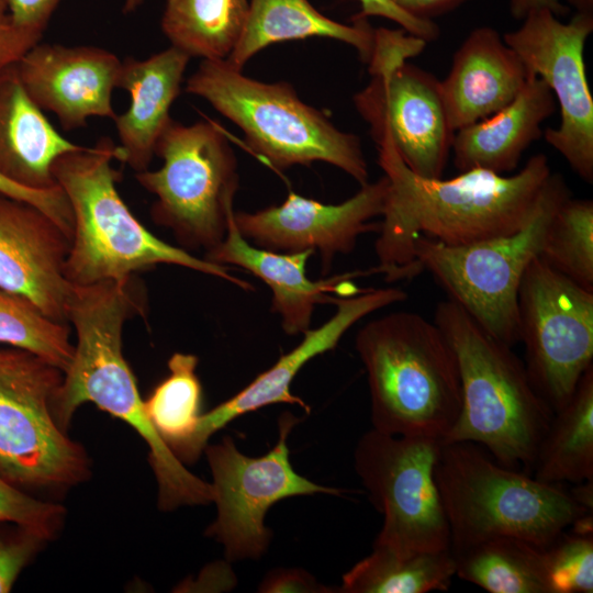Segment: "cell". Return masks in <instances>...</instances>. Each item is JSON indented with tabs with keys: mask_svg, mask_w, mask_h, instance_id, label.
<instances>
[{
	"mask_svg": "<svg viewBox=\"0 0 593 593\" xmlns=\"http://www.w3.org/2000/svg\"><path fill=\"white\" fill-rule=\"evenodd\" d=\"M376 143L389 182L374 244L376 268L387 282L422 272L414 255L419 236L462 246L518 230L551 174L547 157L538 154L511 176L474 168L451 179L425 178L404 164L387 137Z\"/></svg>",
	"mask_w": 593,
	"mask_h": 593,
	"instance_id": "6da1fadb",
	"label": "cell"
},
{
	"mask_svg": "<svg viewBox=\"0 0 593 593\" xmlns=\"http://www.w3.org/2000/svg\"><path fill=\"white\" fill-rule=\"evenodd\" d=\"M113 159H118V146L101 137L93 146L61 155L53 166L74 219L65 261V277L71 284L123 281L135 272L168 264L226 280L246 291L254 289L227 266L198 258L152 234L122 200Z\"/></svg>",
	"mask_w": 593,
	"mask_h": 593,
	"instance_id": "7a4b0ae2",
	"label": "cell"
},
{
	"mask_svg": "<svg viewBox=\"0 0 593 593\" xmlns=\"http://www.w3.org/2000/svg\"><path fill=\"white\" fill-rule=\"evenodd\" d=\"M365 366L374 429L444 440L461 410L456 355L433 321L409 311L362 325L355 338Z\"/></svg>",
	"mask_w": 593,
	"mask_h": 593,
	"instance_id": "3957f363",
	"label": "cell"
},
{
	"mask_svg": "<svg viewBox=\"0 0 593 593\" xmlns=\"http://www.w3.org/2000/svg\"><path fill=\"white\" fill-rule=\"evenodd\" d=\"M434 322L454 349L461 383L460 414L441 441L477 444L499 463L529 474L553 413L524 362L451 300L437 304Z\"/></svg>",
	"mask_w": 593,
	"mask_h": 593,
	"instance_id": "277c9868",
	"label": "cell"
},
{
	"mask_svg": "<svg viewBox=\"0 0 593 593\" xmlns=\"http://www.w3.org/2000/svg\"><path fill=\"white\" fill-rule=\"evenodd\" d=\"M434 477L450 547L494 536L518 537L545 547L591 512L561 484L503 466L470 441H441Z\"/></svg>",
	"mask_w": 593,
	"mask_h": 593,
	"instance_id": "5b68a950",
	"label": "cell"
},
{
	"mask_svg": "<svg viewBox=\"0 0 593 593\" xmlns=\"http://www.w3.org/2000/svg\"><path fill=\"white\" fill-rule=\"evenodd\" d=\"M184 90L237 125L248 148L276 170L323 161L360 186L368 182L360 138L340 131L324 112L303 102L290 83L259 81L224 59H202Z\"/></svg>",
	"mask_w": 593,
	"mask_h": 593,
	"instance_id": "8992f818",
	"label": "cell"
},
{
	"mask_svg": "<svg viewBox=\"0 0 593 593\" xmlns=\"http://www.w3.org/2000/svg\"><path fill=\"white\" fill-rule=\"evenodd\" d=\"M570 191L550 174L532 214L518 230L462 246L419 236L414 255L448 294L490 335L513 347L519 342L517 295L525 270L539 256L548 226Z\"/></svg>",
	"mask_w": 593,
	"mask_h": 593,
	"instance_id": "52a82bcc",
	"label": "cell"
},
{
	"mask_svg": "<svg viewBox=\"0 0 593 593\" xmlns=\"http://www.w3.org/2000/svg\"><path fill=\"white\" fill-rule=\"evenodd\" d=\"M155 155L157 170L136 172L138 183L156 197L150 213L186 250L214 249L224 239L239 186L236 156L213 121L190 125L171 119Z\"/></svg>",
	"mask_w": 593,
	"mask_h": 593,
	"instance_id": "ba28073f",
	"label": "cell"
},
{
	"mask_svg": "<svg viewBox=\"0 0 593 593\" xmlns=\"http://www.w3.org/2000/svg\"><path fill=\"white\" fill-rule=\"evenodd\" d=\"M63 374L27 350L0 348V474L16 486L68 485L86 474L82 448L52 411Z\"/></svg>",
	"mask_w": 593,
	"mask_h": 593,
	"instance_id": "9c48e42d",
	"label": "cell"
},
{
	"mask_svg": "<svg viewBox=\"0 0 593 593\" xmlns=\"http://www.w3.org/2000/svg\"><path fill=\"white\" fill-rule=\"evenodd\" d=\"M440 443L374 428L358 440L356 472L383 515L373 546L400 553L450 549V529L434 477Z\"/></svg>",
	"mask_w": 593,
	"mask_h": 593,
	"instance_id": "30bf717a",
	"label": "cell"
},
{
	"mask_svg": "<svg viewBox=\"0 0 593 593\" xmlns=\"http://www.w3.org/2000/svg\"><path fill=\"white\" fill-rule=\"evenodd\" d=\"M517 316L526 371L555 413L593 366V292L538 256L522 278Z\"/></svg>",
	"mask_w": 593,
	"mask_h": 593,
	"instance_id": "8fae6325",
	"label": "cell"
},
{
	"mask_svg": "<svg viewBox=\"0 0 593 593\" xmlns=\"http://www.w3.org/2000/svg\"><path fill=\"white\" fill-rule=\"evenodd\" d=\"M299 421L290 412L281 414L277 444L260 457L242 454L230 436L205 448L217 508L205 534L223 545L228 561L258 559L266 552L271 532L265 517L275 503L317 493L340 495L338 489L317 484L292 468L288 438Z\"/></svg>",
	"mask_w": 593,
	"mask_h": 593,
	"instance_id": "7c38bea8",
	"label": "cell"
},
{
	"mask_svg": "<svg viewBox=\"0 0 593 593\" xmlns=\"http://www.w3.org/2000/svg\"><path fill=\"white\" fill-rule=\"evenodd\" d=\"M503 40L529 72L541 78L559 104L560 123L544 137L585 182L593 181V98L584 45L593 31V13L575 12L567 23L549 9L530 11Z\"/></svg>",
	"mask_w": 593,
	"mask_h": 593,
	"instance_id": "4fadbf2b",
	"label": "cell"
},
{
	"mask_svg": "<svg viewBox=\"0 0 593 593\" xmlns=\"http://www.w3.org/2000/svg\"><path fill=\"white\" fill-rule=\"evenodd\" d=\"M371 80L354 96L374 142L387 137L416 175L441 178L451 154L455 131L440 81L406 61L370 69Z\"/></svg>",
	"mask_w": 593,
	"mask_h": 593,
	"instance_id": "5bb4252c",
	"label": "cell"
},
{
	"mask_svg": "<svg viewBox=\"0 0 593 593\" xmlns=\"http://www.w3.org/2000/svg\"><path fill=\"white\" fill-rule=\"evenodd\" d=\"M389 182L383 175L367 182L338 204H325L290 191L281 204L255 212H234V222L245 239L268 250L318 253L322 275H327L337 255L350 254L358 238L378 232L371 221L382 214Z\"/></svg>",
	"mask_w": 593,
	"mask_h": 593,
	"instance_id": "9a60e30c",
	"label": "cell"
},
{
	"mask_svg": "<svg viewBox=\"0 0 593 593\" xmlns=\"http://www.w3.org/2000/svg\"><path fill=\"white\" fill-rule=\"evenodd\" d=\"M406 298V292L398 288L365 289L355 295L338 296L334 303L336 312L331 318L316 328H309L300 344L282 355L269 369L232 398L202 414L193 436L177 457L187 462L195 460L214 433L238 416L268 405H299L310 413V406L290 390L299 371L311 359L333 350L345 333L361 318Z\"/></svg>",
	"mask_w": 593,
	"mask_h": 593,
	"instance_id": "2e32d148",
	"label": "cell"
},
{
	"mask_svg": "<svg viewBox=\"0 0 593 593\" xmlns=\"http://www.w3.org/2000/svg\"><path fill=\"white\" fill-rule=\"evenodd\" d=\"M122 60L97 46L34 45L16 64L31 99L57 116L66 131L85 127L90 118L114 120L112 93Z\"/></svg>",
	"mask_w": 593,
	"mask_h": 593,
	"instance_id": "e0dca14e",
	"label": "cell"
},
{
	"mask_svg": "<svg viewBox=\"0 0 593 593\" xmlns=\"http://www.w3.org/2000/svg\"><path fill=\"white\" fill-rule=\"evenodd\" d=\"M70 238L37 206L0 192V289L66 323Z\"/></svg>",
	"mask_w": 593,
	"mask_h": 593,
	"instance_id": "ac0fdd59",
	"label": "cell"
},
{
	"mask_svg": "<svg viewBox=\"0 0 593 593\" xmlns=\"http://www.w3.org/2000/svg\"><path fill=\"white\" fill-rule=\"evenodd\" d=\"M313 254L312 250L273 251L249 243L237 230L233 213L224 239L208 251L204 259L236 266L262 280L272 293L271 311L279 315L283 332L294 336L311 328L318 304H334L338 296L362 292L365 289H359L353 278L377 273L374 267L313 281L306 276V265Z\"/></svg>",
	"mask_w": 593,
	"mask_h": 593,
	"instance_id": "d6986e66",
	"label": "cell"
},
{
	"mask_svg": "<svg viewBox=\"0 0 593 593\" xmlns=\"http://www.w3.org/2000/svg\"><path fill=\"white\" fill-rule=\"evenodd\" d=\"M532 72L490 26L472 30L454 55L441 93L454 131L511 103Z\"/></svg>",
	"mask_w": 593,
	"mask_h": 593,
	"instance_id": "ffe728a7",
	"label": "cell"
},
{
	"mask_svg": "<svg viewBox=\"0 0 593 593\" xmlns=\"http://www.w3.org/2000/svg\"><path fill=\"white\" fill-rule=\"evenodd\" d=\"M190 59L170 45L145 59L122 60L118 88L130 93L131 103L113 120L119 137L116 160L136 172L148 169L156 144L171 121L170 108L180 94Z\"/></svg>",
	"mask_w": 593,
	"mask_h": 593,
	"instance_id": "44dd1931",
	"label": "cell"
},
{
	"mask_svg": "<svg viewBox=\"0 0 593 593\" xmlns=\"http://www.w3.org/2000/svg\"><path fill=\"white\" fill-rule=\"evenodd\" d=\"M52 125L12 65L0 71V175L32 190L58 187L55 161L80 149Z\"/></svg>",
	"mask_w": 593,
	"mask_h": 593,
	"instance_id": "7402d4cb",
	"label": "cell"
},
{
	"mask_svg": "<svg viewBox=\"0 0 593 593\" xmlns=\"http://www.w3.org/2000/svg\"><path fill=\"white\" fill-rule=\"evenodd\" d=\"M556 100L545 81L530 74L515 99L492 115L455 132L451 153L459 171H513L527 147L541 136V123Z\"/></svg>",
	"mask_w": 593,
	"mask_h": 593,
	"instance_id": "603a6c76",
	"label": "cell"
},
{
	"mask_svg": "<svg viewBox=\"0 0 593 593\" xmlns=\"http://www.w3.org/2000/svg\"><path fill=\"white\" fill-rule=\"evenodd\" d=\"M309 37L334 38L351 45L366 63L376 49V30L366 20H354L353 24L337 22L309 0H250L240 37L224 60L243 70L267 46Z\"/></svg>",
	"mask_w": 593,
	"mask_h": 593,
	"instance_id": "cb8c5ba5",
	"label": "cell"
},
{
	"mask_svg": "<svg viewBox=\"0 0 593 593\" xmlns=\"http://www.w3.org/2000/svg\"><path fill=\"white\" fill-rule=\"evenodd\" d=\"M529 474L549 484L593 481V366L552 414Z\"/></svg>",
	"mask_w": 593,
	"mask_h": 593,
	"instance_id": "d4e9b609",
	"label": "cell"
},
{
	"mask_svg": "<svg viewBox=\"0 0 593 593\" xmlns=\"http://www.w3.org/2000/svg\"><path fill=\"white\" fill-rule=\"evenodd\" d=\"M456 575L490 593H548L542 547L513 536H494L450 547Z\"/></svg>",
	"mask_w": 593,
	"mask_h": 593,
	"instance_id": "484cf974",
	"label": "cell"
},
{
	"mask_svg": "<svg viewBox=\"0 0 593 593\" xmlns=\"http://www.w3.org/2000/svg\"><path fill=\"white\" fill-rule=\"evenodd\" d=\"M248 0H165L161 31L191 58L225 59L244 29Z\"/></svg>",
	"mask_w": 593,
	"mask_h": 593,
	"instance_id": "4316f807",
	"label": "cell"
},
{
	"mask_svg": "<svg viewBox=\"0 0 593 593\" xmlns=\"http://www.w3.org/2000/svg\"><path fill=\"white\" fill-rule=\"evenodd\" d=\"M456 575L451 550L400 553L373 546L343 575L344 593H426L446 591Z\"/></svg>",
	"mask_w": 593,
	"mask_h": 593,
	"instance_id": "83f0119b",
	"label": "cell"
},
{
	"mask_svg": "<svg viewBox=\"0 0 593 593\" xmlns=\"http://www.w3.org/2000/svg\"><path fill=\"white\" fill-rule=\"evenodd\" d=\"M197 365L194 355L174 354L168 360V377L144 402L150 423L176 456L193 436L202 415Z\"/></svg>",
	"mask_w": 593,
	"mask_h": 593,
	"instance_id": "f1b7e54d",
	"label": "cell"
},
{
	"mask_svg": "<svg viewBox=\"0 0 593 593\" xmlns=\"http://www.w3.org/2000/svg\"><path fill=\"white\" fill-rule=\"evenodd\" d=\"M539 257L551 268L593 292V202L566 199L547 230Z\"/></svg>",
	"mask_w": 593,
	"mask_h": 593,
	"instance_id": "f546056e",
	"label": "cell"
},
{
	"mask_svg": "<svg viewBox=\"0 0 593 593\" xmlns=\"http://www.w3.org/2000/svg\"><path fill=\"white\" fill-rule=\"evenodd\" d=\"M0 344L27 350L63 373L74 355L66 323L47 317L26 299L1 289Z\"/></svg>",
	"mask_w": 593,
	"mask_h": 593,
	"instance_id": "4dcf8cb0",
	"label": "cell"
},
{
	"mask_svg": "<svg viewBox=\"0 0 593 593\" xmlns=\"http://www.w3.org/2000/svg\"><path fill=\"white\" fill-rule=\"evenodd\" d=\"M548 593H592L593 537L572 528L542 547Z\"/></svg>",
	"mask_w": 593,
	"mask_h": 593,
	"instance_id": "1f68e13d",
	"label": "cell"
},
{
	"mask_svg": "<svg viewBox=\"0 0 593 593\" xmlns=\"http://www.w3.org/2000/svg\"><path fill=\"white\" fill-rule=\"evenodd\" d=\"M59 505L38 501L0 474V523L9 522L40 540L55 532L61 517Z\"/></svg>",
	"mask_w": 593,
	"mask_h": 593,
	"instance_id": "d6a6232c",
	"label": "cell"
},
{
	"mask_svg": "<svg viewBox=\"0 0 593 593\" xmlns=\"http://www.w3.org/2000/svg\"><path fill=\"white\" fill-rule=\"evenodd\" d=\"M0 192L29 202L44 211L64 230L71 240L72 212L69 201L59 184L51 190H32L19 186L0 175Z\"/></svg>",
	"mask_w": 593,
	"mask_h": 593,
	"instance_id": "836d02e7",
	"label": "cell"
},
{
	"mask_svg": "<svg viewBox=\"0 0 593 593\" xmlns=\"http://www.w3.org/2000/svg\"><path fill=\"white\" fill-rule=\"evenodd\" d=\"M360 12L354 20H366L380 16L398 23L406 33L424 40L434 41L439 35V27L433 21L419 20L400 10L389 0H358Z\"/></svg>",
	"mask_w": 593,
	"mask_h": 593,
	"instance_id": "e575fe53",
	"label": "cell"
},
{
	"mask_svg": "<svg viewBox=\"0 0 593 593\" xmlns=\"http://www.w3.org/2000/svg\"><path fill=\"white\" fill-rule=\"evenodd\" d=\"M41 38L18 26L10 13L8 0H0V71L15 65Z\"/></svg>",
	"mask_w": 593,
	"mask_h": 593,
	"instance_id": "d590c367",
	"label": "cell"
},
{
	"mask_svg": "<svg viewBox=\"0 0 593 593\" xmlns=\"http://www.w3.org/2000/svg\"><path fill=\"white\" fill-rule=\"evenodd\" d=\"M38 541V538L26 532L16 538L0 536V593L12 589Z\"/></svg>",
	"mask_w": 593,
	"mask_h": 593,
	"instance_id": "8d00e7d4",
	"label": "cell"
},
{
	"mask_svg": "<svg viewBox=\"0 0 593 593\" xmlns=\"http://www.w3.org/2000/svg\"><path fill=\"white\" fill-rule=\"evenodd\" d=\"M262 593H331L333 588L320 583L311 573L302 569H276L267 573L258 586Z\"/></svg>",
	"mask_w": 593,
	"mask_h": 593,
	"instance_id": "74e56055",
	"label": "cell"
},
{
	"mask_svg": "<svg viewBox=\"0 0 593 593\" xmlns=\"http://www.w3.org/2000/svg\"><path fill=\"white\" fill-rule=\"evenodd\" d=\"M63 0H8L10 13L18 26L43 36L53 14Z\"/></svg>",
	"mask_w": 593,
	"mask_h": 593,
	"instance_id": "f35d334b",
	"label": "cell"
},
{
	"mask_svg": "<svg viewBox=\"0 0 593 593\" xmlns=\"http://www.w3.org/2000/svg\"><path fill=\"white\" fill-rule=\"evenodd\" d=\"M411 16L432 21L459 8L469 0H389Z\"/></svg>",
	"mask_w": 593,
	"mask_h": 593,
	"instance_id": "ab89813d",
	"label": "cell"
},
{
	"mask_svg": "<svg viewBox=\"0 0 593 593\" xmlns=\"http://www.w3.org/2000/svg\"><path fill=\"white\" fill-rule=\"evenodd\" d=\"M539 9H549L558 18L569 12V7L560 0H510L511 14L518 20H523L530 11Z\"/></svg>",
	"mask_w": 593,
	"mask_h": 593,
	"instance_id": "60d3db41",
	"label": "cell"
},
{
	"mask_svg": "<svg viewBox=\"0 0 593 593\" xmlns=\"http://www.w3.org/2000/svg\"><path fill=\"white\" fill-rule=\"evenodd\" d=\"M571 496L577 503L592 512L593 507V481H585L574 484L571 491Z\"/></svg>",
	"mask_w": 593,
	"mask_h": 593,
	"instance_id": "b9f144b4",
	"label": "cell"
},
{
	"mask_svg": "<svg viewBox=\"0 0 593 593\" xmlns=\"http://www.w3.org/2000/svg\"><path fill=\"white\" fill-rule=\"evenodd\" d=\"M575 12L593 13V0H564Z\"/></svg>",
	"mask_w": 593,
	"mask_h": 593,
	"instance_id": "7bdbcfd3",
	"label": "cell"
},
{
	"mask_svg": "<svg viewBox=\"0 0 593 593\" xmlns=\"http://www.w3.org/2000/svg\"><path fill=\"white\" fill-rule=\"evenodd\" d=\"M144 0H125V3H124V11L125 12H131L133 11L134 9H136L139 4H142Z\"/></svg>",
	"mask_w": 593,
	"mask_h": 593,
	"instance_id": "ee69618b",
	"label": "cell"
}]
</instances>
